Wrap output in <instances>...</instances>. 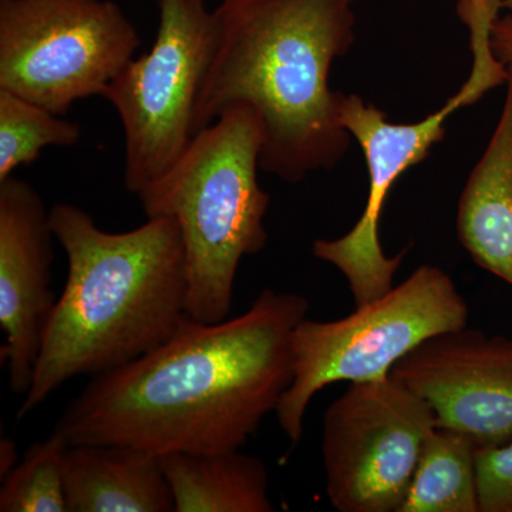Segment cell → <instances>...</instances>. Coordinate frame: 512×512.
<instances>
[{
  "instance_id": "6da1fadb",
  "label": "cell",
  "mask_w": 512,
  "mask_h": 512,
  "mask_svg": "<svg viewBox=\"0 0 512 512\" xmlns=\"http://www.w3.org/2000/svg\"><path fill=\"white\" fill-rule=\"evenodd\" d=\"M308 312L305 296L264 289L235 318L187 316L157 349L93 376L55 430L158 456L241 450L292 382V335Z\"/></svg>"
},
{
  "instance_id": "7a4b0ae2",
  "label": "cell",
  "mask_w": 512,
  "mask_h": 512,
  "mask_svg": "<svg viewBox=\"0 0 512 512\" xmlns=\"http://www.w3.org/2000/svg\"><path fill=\"white\" fill-rule=\"evenodd\" d=\"M356 0H221L192 133L248 107L261 124L259 167L286 183L332 170L352 136L330 69L356 42Z\"/></svg>"
},
{
  "instance_id": "2e32d148",
  "label": "cell",
  "mask_w": 512,
  "mask_h": 512,
  "mask_svg": "<svg viewBox=\"0 0 512 512\" xmlns=\"http://www.w3.org/2000/svg\"><path fill=\"white\" fill-rule=\"evenodd\" d=\"M80 136L79 124L0 89V181L35 163L43 148L74 146Z\"/></svg>"
},
{
  "instance_id": "ffe728a7",
  "label": "cell",
  "mask_w": 512,
  "mask_h": 512,
  "mask_svg": "<svg viewBox=\"0 0 512 512\" xmlns=\"http://www.w3.org/2000/svg\"><path fill=\"white\" fill-rule=\"evenodd\" d=\"M18 451L15 441L10 439L0 440V477L5 478L19 463Z\"/></svg>"
},
{
  "instance_id": "7c38bea8",
  "label": "cell",
  "mask_w": 512,
  "mask_h": 512,
  "mask_svg": "<svg viewBox=\"0 0 512 512\" xmlns=\"http://www.w3.org/2000/svg\"><path fill=\"white\" fill-rule=\"evenodd\" d=\"M69 512H175L158 454L120 444H70L64 456Z\"/></svg>"
},
{
  "instance_id": "5b68a950",
  "label": "cell",
  "mask_w": 512,
  "mask_h": 512,
  "mask_svg": "<svg viewBox=\"0 0 512 512\" xmlns=\"http://www.w3.org/2000/svg\"><path fill=\"white\" fill-rule=\"evenodd\" d=\"M512 0H458L457 13L470 30L473 67L470 77L447 103L426 119L412 124L390 123L387 114L357 94L340 93V124L365 154L369 194L355 227L336 239L313 242L315 258L335 266L348 281L355 305H365L393 288L394 276L407 254L387 256L379 238L384 202L393 185L409 168L423 163L434 144L446 136V121L463 107L477 103L494 87L507 83V66L491 49V26Z\"/></svg>"
},
{
  "instance_id": "5bb4252c",
  "label": "cell",
  "mask_w": 512,
  "mask_h": 512,
  "mask_svg": "<svg viewBox=\"0 0 512 512\" xmlns=\"http://www.w3.org/2000/svg\"><path fill=\"white\" fill-rule=\"evenodd\" d=\"M175 512H271L269 474L241 451L161 456Z\"/></svg>"
},
{
  "instance_id": "ac0fdd59",
  "label": "cell",
  "mask_w": 512,
  "mask_h": 512,
  "mask_svg": "<svg viewBox=\"0 0 512 512\" xmlns=\"http://www.w3.org/2000/svg\"><path fill=\"white\" fill-rule=\"evenodd\" d=\"M480 512H512V441L477 450Z\"/></svg>"
},
{
  "instance_id": "4fadbf2b",
  "label": "cell",
  "mask_w": 512,
  "mask_h": 512,
  "mask_svg": "<svg viewBox=\"0 0 512 512\" xmlns=\"http://www.w3.org/2000/svg\"><path fill=\"white\" fill-rule=\"evenodd\" d=\"M503 113L468 177L457 211V237L474 262L512 286V64Z\"/></svg>"
},
{
  "instance_id": "ba28073f",
  "label": "cell",
  "mask_w": 512,
  "mask_h": 512,
  "mask_svg": "<svg viewBox=\"0 0 512 512\" xmlns=\"http://www.w3.org/2000/svg\"><path fill=\"white\" fill-rule=\"evenodd\" d=\"M212 43L214 12L205 0H160L156 42L104 94L123 126L124 184L133 194L160 178L191 143Z\"/></svg>"
},
{
  "instance_id": "30bf717a",
  "label": "cell",
  "mask_w": 512,
  "mask_h": 512,
  "mask_svg": "<svg viewBox=\"0 0 512 512\" xmlns=\"http://www.w3.org/2000/svg\"><path fill=\"white\" fill-rule=\"evenodd\" d=\"M394 379L430 404L437 426L477 450L512 441V339L477 329L441 333L403 357Z\"/></svg>"
},
{
  "instance_id": "d6986e66",
  "label": "cell",
  "mask_w": 512,
  "mask_h": 512,
  "mask_svg": "<svg viewBox=\"0 0 512 512\" xmlns=\"http://www.w3.org/2000/svg\"><path fill=\"white\" fill-rule=\"evenodd\" d=\"M491 49L505 66L512 64V12L498 16L491 26Z\"/></svg>"
},
{
  "instance_id": "8fae6325",
  "label": "cell",
  "mask_w": 512,
  "mask_h": 512,
  "mask_svg": "<svg viewBox=\"0 0 512 512\" xmlns=\"http://www.w3.org/2000/svg\"><path fill=\"white\" fill-rule=\"evenodd\" d=\"M50 211L32 184L0 181V328L13 392L25 396L57 299L52 282Z\"/></svg>"
},
{
  "instance_id": "9c48e42d",
  "label": "cell",
  "mask_w": 512,
  "mask_h": 512,
  "mask_svg": "<svg viewBox=\"0 0 512 512\" xmlns=\"http://www.w3.org/2000/svg\"><path fill=\"white\" fill-rule=\"evenodd\" d=\"M436 414L394 379L350 383L323 414L326 493L339 512H400Z\"/></svg>"
},
{
  "instance_id": "9a60e30c",
  "label": "cell",
  "mask_w": 512,
  "mask_h": 512,
  "mask_svg": "<svg viewBox=\"0 0 512 512\" xmlns=\"http://www.w3.org/2000/svg\"><path fill=\"white\" fill-rule=\"evenodd\" d=\"M476 454L466 434L437 426L400 512H480Z\"/></svg>"
},
{
  "instance_id": "52a82bcc",
  "label": "cell",
  "mask_w": 512,
  "mask_h": 512,
  "mask_svg": "<svg viewBox=\"0 0 512 512\" xmlns=\"http://www.w3.org/2000/svg\"><path fill=\"white\" fill-rule=\"evenodd\" d=\"M138 46L113 0H0V89L57 116L104 96Z\"/></svg>"
},
{
  "instance_id": "3957f363",
  "label": "cell",
  "mask_w": 512,
  "mask_h": 512,
  "mask_svg": "<svg viewBox=\"0 0 512 512\" xmlns=\"http://www.w3.org/2000/svg\"><path fill=\"white\" fill-rule=\"evenodd\" d=\"M50 225L69 274L18 420L73 377L103 375L157 349L188 316L183 238L173 218L109 232L82 208L57 204Z\"/></svg>"
},
{
  "instance_id": "8992f818",
  "label": "cell",
  "mask_w": 512,
  "mask_h": 512,
  "mask_svg": "<svg viewBox=\"0 0 512 512\" xmlns=\"http://www.w3.org/2000/svg\"><path fill=\"white\" fill-rule=\"evenodd\" d=\"M468 315L453 278L439 266L421 265L345 318L320 322L306 316L292 335V382L275 410L291 446L301 443L309 404L323 387L386 379L421 343L467 328Z\"/></svg>"
},
{
  "instance_id": "277c9868",
  "label": "cell",
  "mask_w": 512,
  "mask_h": 512,
  "mask_svg": "<svg viewBox=\"0 0 512 512\" xmlns=\"http://www.w3.org/2000/svg\"><path fill=\"white\" fill-rule=\"evenodd\" d=\"M261 124L248 107L225 111L202 128L180 158L137 195L147 218L180 228L187 266V315L228 319L239 264L268 242L271 197L258 180Z\"/></svg>"
},
{
  "instance_id": "e0dca14e",
  "label": "cell",
  "mask_w": 512,
  "mask_h": 512,
  "mask_svg": "<svg viewBox=\"0 0 512 512\" xmlns=\"http://www.w3.org/2000/svg\"><path fill=\"white\" fill-rule=\"evenodd\" d=\"M70 443L59 431L26 450L3 478L2 512H69L64 490V456Z\"/></svg>"
}]
</instances>
